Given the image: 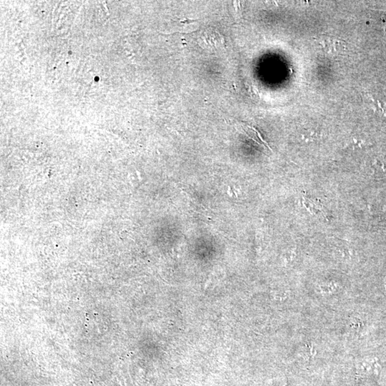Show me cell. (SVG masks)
I'll return each mask as SVG.
<instances>
[{
    "label": "cell",
    "instance_id": "1",
    "mask_svg": "<svg viewBox=\"0 0 386 386\" xmlns=\"http://www.w3.org/2000/svg\"><path fill=\"white\" fill-rule=\"evenodd\" d=\"M316 291L319 298L331 301L341 296L339 295L342 293L343 288L339 283L334 281H322L318 283Z\"/></svg>",
    "mask_w": 386,
    "mask_h": 386
},
{
    "label": "cell",
    "instance_id": "2",
    "mask_svg": "<svg viewBox=\"0 0 386 386\" xmlns=\"http://www.w3.org/2000/svg\"><path fill=\"white\" fill-rule=\"evenodd\" d=\"M316 40L319 42V44L322 46L325 52L328 54H340L346 49V44L344 41L341 40L334 36L324 34V35L319 36Z\"/></svg>",
    "mask_w": 386,
    "mask_h": 386
},
{
    "label": "cell",
    "instance_id": "3",
    "mask_svg": "<svg viewBox=\"0 0 386 386\" xmlns=\"http://www.w3.org/2000/svg\"><path fill=\"white\" fill-rule=\"evenodd\" d=\"M358 369L363 374H371L376 372L379 367L378 361L375 359L365 358L361 359L357 364Z\"/></svg>",
    "mask_w": 386,
    "mask_h": 386
},
{
    "label": "cell",
    "instance_id": "4",
    "mask_svg": "<svg viewBox=\"0 0 386 386\" xmlns=\"http://www.w3.org/2000/svg\"><path fill=\"white\" fill-rule=\"evenodd\" d=\"M303 203L306 205V208L308 209L310 212H311L314 214L319 213L321 211L322 205L319 202L316 201L315 200H311L310 198L303 199Z\"/></svg>",
    "mask_w": 386,
    "mask_h": 386
},
{
    "label": "cell",
    "instance_id": "5",
    "mask_svg": "<svg viewBox=\"0 0 386 386\" xmlns=\"http://www.w3.org/2000/svg\"><path fill=\"white\" fill-rule=\"evenodd\" d=\"M384 288H385L386 294V276L384 278Z\"/></svg>",
    "mask_w": 386,
    "mask_h": 386
}]
</instances>
